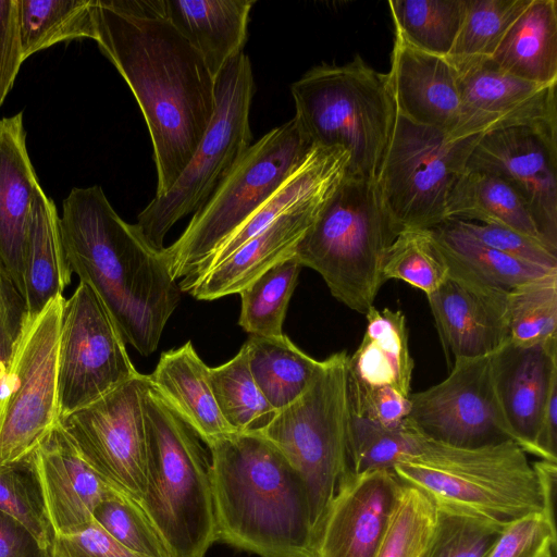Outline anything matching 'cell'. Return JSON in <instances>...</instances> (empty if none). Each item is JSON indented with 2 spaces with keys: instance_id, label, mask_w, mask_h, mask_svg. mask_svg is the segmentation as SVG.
<instances>
[{
  "instance_id": "74e56055",
  "label": "cell",
  "mask_w": 557,
  "mask_h": 557,
  "mask_svg": "<svg viewBox=\"0 0 557 557\" xmlns=\"http://www.w3.org/2000/svg\"><path fill=\"white\" fill-rule=\"evenodd\" d=\"M506 312L513 345L530 347L557 339V270L511 288Z\"/></svg>"
},
{
  "instance_id": "d590c367",
  "label": "cell",
  "mask_w": 557,
  "mask_h": 557,
  "mask_svg": "<svg viewBox=\"0 0 557 557\" xmlns=\"http://www.w3.org/2000/svg\"><path fill=\"white\" fill-rule=\"evenodd\" d=\"M532 0H465L462 22L447 57L458 72L491 60Z\"/></svg>"
},
{
  "instance_id": "3957f363",
  "label": "cell",
  "mask_w": 557,
  "mask_h": 557,
  "mask_svg": "<svg viewBox=\"0 0 557 557\" xmlns=\"http://www.w3.org/2000/svg\"><path fill=\"white\" fill-rule=\"evenodd\" d=\"M215 539L261 557L310 555L305 484L260 432H231L207 444Z\"/></svg>"
},
{
  "instance_id": "ab89813d",
  "label": "cell",
  "mask_w": 557,
  "mask_h": 557,
  "mask_svg": "<svg viewBox=\"0 0 557 557\" xmlns=\"http://www.w3.org/2000/svg\"><path fill=\"white\" fill-rule=\"evenodd\" d=\"M384 282L401 280L430 295L448 278V269L431 230L401 231L389 246L382 268Z\"/></svg>"
},
{
  "instance_id": "f1b7e54d",
  "label": "cell",
  "mask_w": 557,
  "mask_h": 557,
  "mask_svg": "<svg viewBox=\"0 0 557 557\" xmlns=\"http://www.w3.org/2000/svg\"><path fill=\"white\" fill-rule=\"evenodd\" d=\"M448 277L480 289L508 293L515 286L553 270L506 256L474 239L453 220L431 230Z\"/></svg>"
},
{
  "instance_id": "1f68e13d",
  "label": "cell",
  "mask_w": 557,
  "mask_h": 557,
  "mask_svg": "<svg viewBox=\"0 0 557 557\" xmlns=\"http://www.w3.org/2000/svg\"><path fill=\"white\" fill-rule=\"evenodd\" d=\"M244 345L252 377L276 410L296 400L308 388L321 366V360L299 349L286 335H250Z\"/></svg>"
},
{
  "instance_id": "5bb4252c",
  "label": "cell",
  "mask_w": 557,
  "mask_h": 557,
  "mask_svg": "<svg viewBox=\"0 0 557 557\" xmlns=\"http://www.w3.org/2000/svg\"><path fill=\"white\" fill-rule=\"evenodd\" d=\"M139 373L59 422L82 458L112 488L140 503L147 483L144 397Z\"/></svg>"
},
{
  "instance_id": "816d5d0a",
  "label": "cell",
  "mask_w": 557,
  "mask_h": 557,
  "mask_svg": "<svg viewBox=\"0 0 557 557\" xmlns=\"http://www.w3.org/2000/svg\"><path fill=\"white\" fill-rule=\"evenodd\" d=\"M533 468L536 473L543 503V513L555 523V495L557 482V462L540 459Z\"/></svg>"
},
{
  "instance_id": "f5cc1de1",
  "label": "cell",
  "mask_w": 557,
  "mask_h": 557,
  "mask_svg": "<svg viewBox=\"0 0 557 557\" xmlns=\"http://www.w3.org/2000/svg\"><path fill=\"white\" fill-rule=\"evenodd\" d=\"M293 557H311L310 555H299V556H293Z\"/></svg>"
},
{
  "instance_id": "5b68a950",
  "label": "cell",
  "mask_w": 557,
  "mask_h": 557,
  "mask_svg": "<svg viewBox=\"0 0 557 557\" xmlns=\"http://www.w3.org/2000/svg\"><path fill=\"white\" fill-rule=\"evenodd\" d=\"M295 117L311 144L349 156L346 174L375 181L398 115L387 73L359 54L310 69L290 86Z\"/></svg>"
},
{
  "instance_id": "f546056e",
  "label": "cell",
  "mask_w": 557,
  "mask_h": 557,
  "mask_svg": "<svg viewBox=\"0 0 557 557\" xmlns=\"http://www.w3.org/2000/svg\"><path fill=\"white\" fill-rule=\"evenodd\" d=\"M491 61L524 81L557 84V1L532 0L510 26Z\"/></svg>"
},
{
  "instance_id": "f907efd6",
  "label": "cell",
  "mask_w": 557,
  "mask_h": 557,
  "mask_svg": "<svg viewBox=\"0 0 557 557\" xmlns=\"http://www.w3.org/2000/svg\"><path fill=\"white\" fill-rule=\"evenodd\" d=\"M0 557H51V554L22 522L0 510Z\"/></svg>"
},
{
  "instance_id": "8d00e7d4",
  "label": "cell",
  "mask_w": 557,
  "mask_h": 557,
  "mask_svg": "<svg viewBox=\"0 0 557 557\" xmlns=\"http://www.w3.org/2000/svg\"><path fill=\"white\" fill-rule=\"evenodd\" d=\"M302 265L294 256L269 269L240 293L238 324L250 335L281 337Z\"/></svg>"
},
{
  "instance_id": "d4e9b609",
  "label": "cell",
  "mask_w": 557,
  "mask_h": 557,
  "mask_svg": "<svg viewBox=\"0 0 557 557\" xmlns=\"http://www.w3.org/2000/svg\"><path fill=\"white\" fill-rule=\"evenodd\" d=\"M359 347L348 357V393L391 388L409 397L413 359L401 310L371 307Z\"/></svg>"
},
{
  "instance_id": "83f0119b",
  "label": "cell",
  "mask_w": 557,
  "mask_h": 557,
  "mask_svg": "<svg viewBox=\"0 0 557 557\" xmlns=\"http://www.w3.org/2000/svg\"><path fill=\"white\" fill-rule=\"evenodd\" d=\"M71 275L55 205L41 189L32 205L23 259L22 295L27 317L37 315L52 299L63 296Z\"/></svg>"
},
{
  "instance_id": "9a60e30c",
  "label": "cell",
  "mask_w": 557,
  "mask_h": 557,
  "mask_svg": "<svg viewBox=\"0 0 557 557\" xmlns=\"http://www.w3.org/2000/svg\"><path fill=\"white\" fill-rule=\"evenodd\" d=\"M408 423L422 436L458 447L512 441L498 400L492 354L458 359L442 382L411 393Z\"/></svg>"
},
{
  "instance_id": "4dcf8cb0",
  "label": "cell",
  "mask_w": 557,
  "mask_h": 557,
  "mask_svg": "<svg viewBox=\"0 0 557 557\" xmlns=\"http://www.w3.org/2000/svg\"><path fill=\"white\" fill-rule=\"evenodd\" d=\"M446 214L447 221L504 226L542 242L518 193L507 182L487 172L466 169L449 194Z\"/></svg>"
},
{
  "instance_id": "836d02e7",
  "label": "cell",
  "mask_w": 557,
  "mask_h": 557,
  "mask_svg": "<svg viewBox=\"0 0 557 557\" xmlns=\"http://www.w3.org/2000/svg\"><path fill=\"white\" fill-rule=\"evenodd\" d=\"M395 38L423 52L447 58L456 41L465 0L388 1Z\"/></svg>"
},
{
  "instance_id": "7c38bea8",
  "label": "cell",
  "mask_w": 557,
  "mask_h": 557,
  "mask_svg": "<svg viewBox=\"0 0 557 557\" xmlns=\"http://www.w3.org/2000/svg\"><path fill=\"white\" fill-rule=\"evenodd\" d=\"M63 296L28 318L0 394V463L29 457L59 422L58 350Z\"/></svg>"
},
{
  "instance_id": "9c48e42d",
  "label": "cell",
  "mask_w": 557,
  "mask_h": 557,
  "mask_svg": "<svg viewBox=\"0 0 557 557\" xmlns=\"http://www.w3.org/2000/svg\"><path fill=\"white\" fill-rule=\"evenodd\" d=\"M348 357L343 350L321 360L308 388L260 431L300 475L308 496L312 535L349 470Z\"/></svg>"
},
{
  "instance_id": "603a6c76",
  "label": "cell",
  "mask_w": 557,
  "mask_h": 557,
  "mask_svg": "<svg viewBox=\"0 0 557 557\" xmlns=\"http://www.w3.org/2000/svg\"><path fill=\"white\" fill-rule=\"evenodd\" d=\"M398 114L450 137L460 111L459 73L444 57L418 50L395 38L387 73Z\"/></svg>"
},
{
  "instance_id": "ffe728a7",
  "label": "cell",
  "mask_w": 557,
  "mask_h": 557,
  "mask_svg": "<svg viewBox=\"0 0 557 557\" xmlns=\"http://www.w3.org/2000/svg\"><path fill=\"white\" fill-rule=\"evenodd\" d=\"M495 387L512 441L536 456V438L557 385V339L521 347L510 341L492 354Z\"/></svg>"
},
{
  "instance_id": "2e32d148",
  "label": "cell",
  "mask_w": 557,
  "mask_h": 557,
  "mask_svg": "<svg viewBox=\"0 0 557 557\" xmlns=\"http://www.w3.org/2000/svg\"><path fill=\"white\" fill-rule=\"evenodd\" d=\"M466 169L507 182L525 203L542 242L557 253V137L523 127L482 135Z\"/></svg>"
},
{
  "instance_id": "30bf717a",
  "label": "cell",
  "mask_w": 557,
  "mask_h": 557,
  "mask_svg": "<svg viewBox=\"0 0 557 557\" xmlns=\"http://www.w3.org/2000/svg\"><path fill=\"white\" fill-rule=\"evenodd\" d=\"M249 58L239 53L215 78V109L195 153L174 183L138 214L136 225L158 250L172 226L211 197L251 145L249 113L255 94Z\"/></svg>"
},
{
  "instance_id": "7402d4cb",
  "label": "cell",
  "mask_w": 557,
  "mask_h": 557,
  "mask_svg": "<svg viewBox=\"0 0 557 557\" xmlns=\"http://www.w3.org/2000/svg\"><path fill=\"white\" fill-rule=\"evenodd\" d=\"M329 198L278 216L214 268L188 282L178 283L181 290L199 300L239 294L269 269L295 256L298 244Z\"/></svg>"
},
{
  "instance_id": "7dc6e473",
  "label": "cell",
  "mask_w": 557,
  "mask_h": 557,
  "mask_svg": "<svg viewBox=\"0 0 557 557\" xmlns=\"http://www.w3.org/2000/svg\"><path fill=\"white\" fill-rule=\"evenodd\" d=\"M26 320L24 298L0 267V394Z\"/></svg>"
},
{
  "instance_id": "7a4b0ae2",
  "label": "cell",
  "mask_w": 557,
  "mask_h": 557,
  "mask_svg": "<svg viewBox=\"0 0 557 557\" xmlns=\"http://www.w3.org/2000/svg\"><path fill=\"white\" fill-rule=\"evenodd\" d=\"M59 231L72 273L97 292L124 341L143 356L154 352L182 297L164 248L125 222L98 185L70 191Z\"/></svg>"
},
{
  "instance_id": "4fadbf2b",
  "label": "cell",
  "mask_w": 557,
  "mask_h": 557,
  "mask_svg": "<svg viewBox=\"0 0 557 557\" xmlns=\"http://www.w3.org/2000/svg\"><path fill=\"white\" fill-rule=\"evenodd\" d=\"M138 374L107 306L91 286L79 282L62 308L58 350L59 419Z\"/></svg>"
},
{
  "instance_id": "f6af8a7d",
  "label": "cell",
  "mask_w": 557,
  "mask_h": 557,
  "mask_svg": "<svg viewBox=\"0 0 557 557\" xmlns=\"http://www.w3.org/2000/svg\"><path fill=\"white\" fill-rule=\"evenodd\" d=\"M556 523L541 511L507 524L486 557H556Z\"/></svg>"
},
{
  "instance_id": "6da1fadb",
  "label": "cell",
  "mask_w": 557,
  "mask_h": 557,
  "mask_svg": "<svg viewBox=\"0 0 557 557\" xmlns=\"http://www.w3.org/2000/svg\"><path fill=\"white\" fill-rule=\"evenodd\" d=\"M96 41L132 90L150 135L156 196L195 153L215 109V78L163 0H91Z\"/></svg>"
},
{
  "instance_id": "8992f818",
  "label": "cell",
  "mask_w": 557,
  "mask_h": 557,
  "mask_svg": "<svg viewBox=\"0 0 557 557\" xmlns=\"http://www.w3.org/2000/svg\"><path fill=\"white\" fill-rule=\"evenodd\" d=\"M436 506L461 510L506 527L543 511L533 465L513 441L458 447L422 437L419 449L393 468Z\"/></svg>"
},
{
  "instance_id": "8fae6325",
  "label": "cell",
  "mask_w": 557,
  "mask_h": 557,
  "mask_svg": "<svg viewBox=\"0 0 557 557\" xmlns=\"http://www.w3.org/2000/svg\"><path fill=\"white\" fill-rule=\"evenodd\" d=\"M481 136L453 138L397 115L375 183L398 234L432 230L447 221L449 194Z\"/></svg>"
},
{
  "instance_id": "bcb514c9",
  "label": "cell",
  "mask_w": 557,
  "mask_h": 557,
  "mask_svg": "<svg viewBox=\"0 0 557 557\" xmlns=\"http://www.w3.org/2000/svg\"><path fill=\"white\" fill-rule=\"evenodd\" d=\"M453 221L474 239L506 256L545 270H557V253L537 239L504 226Z\"/></svg>"
},
{
  "instance_id": "681fc988",
  "label": "cell",
  "mask_w": 557,
  "mask_h": 557,
  "mask_svg": "<svg viewBox=\"0 0 557 557\" xmlns=\"http://www.w3.org/2000/svg\"><path fill=\"white\" fill-rule=\"evenodd\" d=\"M23 61L18 0H0V106L12 89Z\"/></svg>"
},
{
  "instance_id": "cb8c5ba5",
  "label": "cell",
  "mask_w": 557,
  "mask_h": 557,
  "mask_svg": "<svg viewBox=\"0 0 557 557\" xmlns=\"http://www.w3.org/2000/svg\"><path fill=\"white\" fill-rule=\"evenodd\" d=\"M41 189L26 148L23 114L0 120V267L21 294L30 209Z\"/></svg>"
},
{
  "instance_id": "277c9868",
  "label": "cell",
  "mask_w": 557,
  "mask_h": 557,
  "mask_svg": "<svg viewBox=\"0 0 557 557\" xmlns=\"http://www.w3.org/2000/svg\"><path fill=\"white\" fill-rule=\"evenodd\" d=\"M144 420L147 483L139 504L172 557H205L216 539L210 460L201 440L151 384Z\"/></svg>"
},
{
  "instance_id": "f35d334b",
  "label": "cell",
  "mask_w": 557,
  "mask_h": 557,
  "mask_svg": "<svg viewBox=\"0 0 557 557\" xmlns=\"http://www.w3.org/2000/svg\"><path fill=\"white\" fill-rule=\"evenodd\" d=\"M422 437L408 421L400 426L388 428L350 412L347 435L349 471L393 470L396 463L419 449Z\"/></svg>"
},
{
  "instance_id": "ee69618b",
  "label": "cell",
  "mask_w": 557,
  "mask_h": 557,
  "mask_svg": "<svg viewBox=\"0 0 557 557\" xmlns=\"http://www.w3.org/2000/svg\"><path fill=\"white\" fill-rule=\"evenodd\" d=\"M92 518L119 543L143 557H172L170 547L140 504L120 492L100 502Z\"/></svg>"
},
{
  "instance_id": "d6986e66",
  "label": "cell",
  "mask_w": 557,
  "mask_h": 557,
  "mask_svg": "<svg viewBox=\"0 0 557 557\" xmlns=\"http://www.w3.org/2000/svg\"><path fill=\"white\" fill-rule=\"evenodd\" d=\"M48 519L55 534L78 532L115 491L82 458L58 422L32 454Z\"/></svg>"
},
{
  "instance_id": "52a82bcc",
  "label": "cell",
  "mask_w": 557,
  "mask_h": 557,
  "mask_svg": "<svg viewBox=\"0 0 557 557\" xmlns=\"http://www.w3.org/2000/svg\"><path fill=\"white\" fill-rule=\"evenodd\" d=\"M397 235L375 181L345 174L295 257L322 276L338 301L366 314L385 283L383 262Z\"/></svg>"
},
{
  "instance_id": "b9f144b4",
  "label": "cell",
  "mask_w": 557,
  "mask_h": 557,
  "mask_svg": "<svg viewBox=\"0 0 557 557\" xmlns=\"http://www.w3.org/2000/svg\"><path fill=\"white\" fill-rule=\"evenodd\" d=\"M0 510L22 522L44 547L50 549L54 533L32 455L18 461L0 463Z\"/></svg>"
},
{
  "instance_id": "e575fe53",
  "label": "cell",
  "mask_w": 557,
  "mask_h": 557,
  "mask_svg": "<svg viewBox=\"0 0 557 557\" xmlns=\"http://www.w3.org/2000/svg\"><path fill=\"white\" fill-rule=\"evenodd\" d=\"M209 381L223 419L235 432H260L278 411L253 380L245 345L227 362L210 368Z\"/></svg>"
},
{
  "instance_id": "484cf974",
  "label": "cell",
  "mask_w": 557,
  "mask_h": 557,
  "mask_svg": "<svg viewBox=\"0 0 557 557\" xmlns=\"http://www.w3.org/2000/svg\"><path fill=\"white\" fill-rule=\"evenodd\" d=\"M255 0H163L164 13L214 78L243 52Z\"/></svg>"
},
{
  "instance_id": "44dd1931",
  "label": "cell",
  "mask_w": 557,
  "mask_h": 557,
  "mask_svg": "<svg viewBox=\"0 0 557 557\" xmlns=\"http://www.w3.org/2000/svg\"><path fill=\"white\" fill-rule=\"evenodd\" d=\"M506 296L450 277L426 295L448 363L491 355L509 341Z\"/></svg>"
},
{
  "instance_id": "ac0fdd59",
  "label": "cell",
  "mask_w": 557,
  "mask_h": 557,
  "mask_svg": "<svg viewBox=\"0 0 557 557\" xmlns=\"http://www.w3.org/2000/svg\"><path fill=\"white\" fill-rule=\"evenodd\" d=\"M403 482L392 469L347 471L313 531L311 557H375Z\"/></svg>"
},
{
  "instance_id": "7bdbcfd3",
  "label": "cell",
  "mask_w": 557,
  "mask_h": 557,
  "mask_svg": "<svg viewBox=\"0 0 557 557\" xmlns=\"http://www.w3.org/2000/svg\"><path fill=\"white\" fill-rule=\"evenodd\" d=\"M436 508L435 527L421 557H486L505 528L461 510Z\"/></svg>"
},
{
  "instance_id": "ba28073f",
  "label": "cell",
  "mask_w": 557,
  "mask_h": 557,
  "mask_svg": "<svg viewBox=\"0 0 557 557\" xmlns=\"http://www.w3.org/2000/svg\"><path fill=\"white\" fill-rule=\"evenodd\" d=\"M314 146L294 116L250 145L197 210L182 235L164 247L172 277L193 276L215 248L298 169Z\"/></svg>"
},
{
  "instance_id": "d6a6232c",
  "label": "cell",
  "mask_w": 557,
  "mask_h": 557,
  "mask_svg": "<svg viewBox=\"0 0 557 557\" xmlns=\"http://www.w3.org/2000/svg\"><path fill=\"white\" fill-rule=\"evenodd\" d=\"M18 20L24 61L61 41L97 36L91 0H18Z\"/></svg>"
},
{
  "instance_id": "e0dca14e",
  "label": "cell",
  "mask_w": 557,
  "mask_h": 557,
  "mask_svg": "<svg viewBox=\"0 0 557 557\" xmlns=\"http://www.w3.org/2000/svg\"><path fill=\"white\" fill-rule=\"evenodd\" d=\"M458 73L461 102L453 138L519 127L557 137V84L524 81L491 60Z\"/></svg>"
},
{
  "instance_id": "4316f807",
  "label": "cell",
  "mask_w": 557,
  "mask_h": 557,
  "mask_svg": "<svg viewBox=\"0 0 557 557\" xmlns=\"http://www.w3.org/2000/svg\"><path fill=\"white\" fill-rule=\"evenodd\" d=\"M209 370L188 341L178 348L163 351L154 371L148 375L151 386L206 444L235 432L218 408Z\"/></svg>"
},
{
  "instance_id": "60d3db41",
  "label": "cell",
  "mask_w": 557,
  "mask_h": 557,
  "mask_svg": "<svg viewBox=\"0 0 557 557\" xmlns=\"http://www.w3.org/2000/svg\"><path fill=\"white\" fill-rule=\"evenodd\" d=\"M436 511L425 493L403 483L375 557H421L432 536Z\"/></svg>"
},
{
  "instance_id": "c3c4849f",
  "label": "cell",
  "mask_w": 557,
  "mask_h": 557,
  "mask_svg": "<svg viewBox=\"0 0 557 557\" xmlns=\"http://www.w3.org/2000/svg\"><path fill=\"white\" fill-rule=\"evenodd\" d=\"M50 554L51 557H143L119 543L95 520L78 532L55 534Z\"/></svg>"
}]
</instances>
